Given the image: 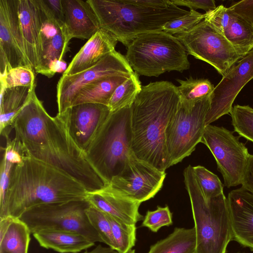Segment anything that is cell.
<instances>
[{
  "label": "cell",
  "instance_id": "d6986e66",
  "mask_svg": "<svg viewBox=\"0 0 253 253\" xmlns=\"http://www.w3.org/2000/svg\"><path fill=\"white\" fill-rule=\"evenodd\" d=\"M85 200L90 205L127 224L135 225L144 219L138 210L140 203L118 194L107 185L96 191L87 192Z\"/></svg>",
  "mask_w": 253,
  "mask_h": 253
},
{
  "label": "cell",
  "instance_id": "d4e9b609",
  "mask_svg": "<svg viewBox=\"0 0 253 253\" xmlns=\"http://www.w3.org/2000/svg\"><path fill=\"white\" fill-rule=\"evenodd\" d=\"M31 234L19 218L0 217V252L28 253Z\"/></svg>",
  "mask_w": 253,
  "mask_h": 253
},
{
  "label": "cell",
  "instance_id": "9a60e30c",
  "mask_svg": "<svg viewBox=\"0 0 253 253\" xmlns=\"http://www.w3.org/2000/svg\"><path fill=\"white\" fill-rule=\"evenodd\" d=\"M253 79V49L238 60L222 76L210 96L206 125L230 113L233 102L243 87Z\"/></svg>",
  "mask_w": 253,
  "mask_h": 253
},
{
  "label": "cell",
  "instance_id": "ee69618b",
  "mask_svg": "<svg viewBox=\"0 0 253 253\" xmlns=\"http://www.w3.org/2000/svg\"><path fill=\"white\" fill-rule=\"evenodd\" d=\"M241 184L243 188L253 195V155H250Z\"/></svg>",
  "mask_w": 253,
  "mask_h": 253
},
{
  "label": "cell",
  "instance_id": "f6af8a7d",
  "mask_svg": "<svg viewBox=\"0 0 253 253\" xmlns=\"http://www.w3.org/2000/svg\"><path fill=\"white\" fill-rule=\"evenodd\" d=\"M82 253H119L117 251L109 247H104L98 245L92 250L88 251H85Z\"/></svg>",
  "mask_w": 253,
  "mask_h": 253
},
{
  "label": "cell",
  "instance_id": "44dd1931",
  "mask_svg": "<svg viewBox=\"0 0 253 253\" xmlns=\"http://www.w3.org/2000/svg\"><path fill=\"white\" fill-rule=\"evenodd\" d=\"M62 1L69 41L73 38L88 40L101 29L98 18L87 0Z\"/></svg>",
  "mask_w": 253,
  "mask_h": 253
},
{
  "label": "cell",
  "instance_id": "8d00e7d4",
  "mask_svg": "<svg viewBox=\"0 0 253 253\" xmlns=\"http://www.w3.org/2000/svg\"><path fill=\"white\" fill-rule=\"evenodd\" d=\"M172 224V213L169 207H158L156 210L147 212L142 226L148 228L153 232H157L161 227Z\"/></svg>",
  "mask_w": 253,
  "mask_h": 253
},
{
  "label": "cell",
  "instance_id": "f546056e",
  "mask_svg": "<svg viewBox=\"0 0 253 253\" xmlns=\"http://www.w3.org/2000/svg\"><path fill=\"white\" fill-rule=\"evenodd\" d=\"M141 87L138 75L134 72L117 87L112 94L108 105L111 112L130 107L141 91Z\"/></svg>",
  "mask_w": 253,
  "mask_h": 253
},
{
  "label": "cell",
  "instance_id": "484cf974",
  "mask_svg": "<svg viewBox=\"0 0 253 253\" xmlns=\"http://www.w3.org/2000/svg\"><path fill=\"white\" fill-rule=\"evenodd\" d=\"M131 75L107 77L88 84L79 92L72 106L84 103H98L108 106L115 89Z\"/></svg>",
  "mask_w": 253,
  "mask_h": 253
},
{
  "label": "cell",
  "instance_id": "4fadbf2b",
  "mask_svg": "<svg viewBox=\"0 0 253 253\" xmlns=\"http://www.w3.org/2000/svg\"><path fill=\"white\" fill-rule=\"evenodd\" d=\"M166 175L165 171L138 159L132 153L122 172L107 185L118 194L141 204L160 190Z\"/></svg>",
  "mask_w": 253,
  "mask_h": 253
},
{
  "label": "cell",
  "instance_id": "4316f807",
  "mask_svg": "<svg viewBox=\"0 0 253 253\" xmlns=\"http://www.w3.org/2000/svg\"><path fill=\"white\" fill-rule=\"evenodd\" d=\"M196 235L195 228H175L166 238L150 247L148 253H195Z\"/></svg>",
  "mask_w": 253,
  "mask_h": 253
},
{
  "label": "cell",
  "instance_id": "8992f818",
  "mask_svg": "<svg viewBox=\"0 0 253 253\" xmlns=\"http://www.w3.org/2000/svg\"><path fill=\"white\" fill-rule=\"evenodd\" d=\"M131 116V106L111 112L85 151L107 184L122 172L133 153Z\"/></svg>",
  "mask_w": 253,
  "mask_h": 253
},
{
  "label": "cell",
  "instance_id": "f35d334b",
  "mask_svg": "<svg viewBox=\"0 0 253 253\" xmlns=\"http://www.w3.org/2000/svg\"><path fill=\"white\" fill-rule=\"evenodd\" d=\"M41 8L48 17L65 26V16L62 0H38Z\"/></svg>",
  "mask_w": 253,
  "mask_h": 253
},
{
  "label": "cell",
  "instance_id": "52a82bcc",
  "mask_svg": "<svg viewBox=\"0 0 253 253\" xmlns=\"http://www.w3.org/2000/svg\"><path fill=\"white\" fill-rule=\"evenodd\" d=\"M126 47L125 57L138 75L158 77L166 72H182L190 67L182 43L175 36L163 31L139 35Z\"/></svg>",
  "mask_w": 253,
  "mask_h": 253
},
{
  "label": "cell",
  "instance_id": "5b68a950",
  "mask_svg": "<svg viewBox=\"0 0 253 253\" xmlns=\"http://www.w3.org/2000/svg\"><path fill=\"white\" fill-rule=\"evenodd\" d=\"M196 235L195 253H226L233 240L227 198L224 194L207 201L193 172V167L184 170Z\"/></svg>",
  "mask_w": 253,
  "mask_h": 253
},
{
  "label": "cell",
  "instance_id": "7dc6e473",
  "mask_svg": "<svg viewBox=\"0 0 253 253\" xmlns=\"http://www.w3.org/2000/svg\"><path fill=\"white\" fill-rule=\"evenodd\" d=\"M236 253H246L244 252H237Z\"/></svg>",
  "mask_w": 253,
  "mask_h": 253
},
{
  "label": "cell",
  "instance_id": "5bb4252c",
  "mask_svg": "<svg viewBox=\"0 0 253 253\" xmlns=\"http://www.w3.org/2000/svg\"><path fill=\"white\" fill-rule=\"evenodd\" d=\"M31 66L25 54L18 16V0H0V73Z\"/></svg>",
  "mask_w": 253,
  "mask_h": 253
},
{
  "label": "cell",
  "instance_id": "3957f363",
  "mask_svg": "<svg viewBox=\"0 0 253 253\" xmlns=\"http://www.w3.org/2000/svg\"><path fill=\"white\" fill-rule=\"evenodd\" d=\"M180 103L177 87L170 82L159 81L142 85L131 106L132 151L161 171L169 167L166 129Z\"/></svg>",
  "mask_w": 253,
  "mask_h": 253
},
{
  "label": "cell",
  "instance_id": "e0dca14e",
  "mask_svg": "<svg viewBox=\"0 0 253 253\" xmlns=\"http://www.w3.org/2000/svg\"><path fill=\"white\" fill-rule=\"evenodd\" d=\"M111 113L108 106L92 103L73 105L61 115L77 145L85 152Z\"/></svg>",
  "mask_w": 253,
  "mask_h": 253
},
{
  "label": "cell",
  "instance_id": "7a4b0ae2",
  "mask_svg": "<svg viewBox=\"0 0 253 253\" xmlns=\"http://www.w3.org/2000/svg\"><path fill=\"white\" fill-rule=\"evenodd\" d=\"M87 191L61 170L29 156L13 167L0 217L19 218L27 210L41 205L82 200Z\"/></svg>",
  "mask_w": 253,
  "mask_h": 253
},
{
  "label": "cell",
  "instance_id": "7402d4cb",
  "mask_svg": "<svg viewBox=\"0 0 253 253\" xmlns=\"http://www.w3.org/2000/svg\"><path fill=\"white\" fill-rule=\"evenodd\" d=\"M118 42L111 33L101 28L75 55L63 74L72 75L93 67L115 50Z\"/></svg>",
  "mask_w": 253,
  "mask_h": 253
},
{
  "label": "cell",
  "instance_id": "7bdbcfd3",
  "mask_svg": "<svg viewBox=\"0 0 253 253\" xmlns=\"http://www.w3.org/2000/svg\"><path fill=\"white\" fill-rule=\"evenodd\" d=\"M177 6H184L190 8V10L198 9H203L206 12L215 9L216 6L213 0H170Z\"/></svg>",
  "mask_w": 253,
  "mask_h": 253
},
{
  "label": "cell",
  "instance_id": "4dcf8cb0",
  "mask_svg": "<svg viewBox=\"0 0 253 253\" xmlns=\"http://www.w3.org/2000/svg\"><path fill=\"white\" fill-rule=\"evenodd\" d=\"M106 215L111 225L116 251L119 253H127L132 250L136 242L135 225L127 224Z\"/></svg>",
  "mask_w": 253,
  "mask_h": 253
},
{
  "label": "cell",
  "instance_id": "2e32d148",
  "mask_svg": "<svg viewBox=\"0 0 253 253\" xmlns=\"http://www.w3.org/2000/svg\"><path fill=\"white\" fill-rule=\"evenodd\" d=\"M42 14L40 56L35 72L51 78L56 73L64 72L67 68L63 58L69 41L65 26L47 16L42 11Z\"/></svg>",
  "mask_w": 253,
  "mask_h": 253
},
{
  "label": "cell",
  "instance_id": "ab89813d",
  "mask_svg": "<svg viewBox=\"0 0 253 253\" xmlns=\"http://www.w3.org/2000/svg\"><path fill=\"white\" fill-rule=\"evenodd\" d=\"M228 8L253 26V0L235 2Z\"/></svg>",
  "mask_w": 253,
  "mask_h": 253
},
{
  "label": "cell",
  "instance_id": "ba28073f",
  "mask_svg": "<svg viewBox=\"0 0 253 253\" xmlns=\"http://www.w3.org/2000/svg\"><path fill=\"white\" fill-rule=\"evenodd\" d=\"M85 200L43 204L26 211L19 217L31 234L44 230H59L81 234L94 243L102 242L88 221Z\"/></svg>",
  "mask_w": 253,
  "mask_h": 253
},
{
  "label": "cell",
  "instance_id": "bcb514c9",
  "mask_svg": "<svg viewBox=\"0 0 253 253\" xmlns=\"http://www.w3.org/2000/svg\"><path fill=\"white\" fill-rule=\"evenodd\" d=\"M127 253H135V251L134 250H131L129 252H128Z\"/></svg>",
  "mask_w": 253,
  "mask_h": 253
},
{
  "label": "cell",
  "instance_id": "d590c367",
  "mask_svg": "<svg viewBox=\"0 0 253 253\" xmlns=\"http://www.w3.org/2000/svg\"><path fill=\"white\" fill-rule=\"evenodd\" d=\"M205 17V13L190 10L187 14L166 23L163 31L171 35L185 33L204 20Z\"/></svg>",
  "mask_w": 253,
  "mask_h": 253
},
{
  "label": "cell",
  "instance_id": "1f68e13d",
  "mask_svg": "<svg viewBox=\"0 0 253 253\" xmlns=\"http://www.w3.org/2000/svg\"><path fill=\"white\" fill-rule=\"evenodd\" d=\"M230 114L234 131L253 142V108L248 105H236Z\"/></svg>",
  "mask_w": 253,
  "mask_h": 253
},
{
  "label": "cell",
  "instance_id": "d6a6232c",
  "mask_svg": "<svg viewBox=\"0 0 253 253\" xmlns=\"http://www.w3.org/2000/svg\"><path fill=\"white\" fill-rule=\"evenodd\" d=\"M193 170L207 201L223 193V184L216 175L201 166L193 167Z\"/></svg>",
  "mask_w": 253,
  "mask_h": 253
},
{
  "label": "cell",
  "instance_id": "277c9868",
  "mask_svg": "<svg viewBox=\"0 0 253 253\" xmlns=\"http://www.w3.org/2000/svg\"><path fill=\"white\" fill-rule=\"evenodd\" d=\"M87 0L100 28L126 47L138 35L163 31L166 23L189 12L170 0Z\"/></svg>",
  "mask_w": 253,
  "mask_h": 253
},
{
  "label": "cell",
  "instance_id": "b9f144b4",
  "mask_svg": "<svg viewBox=\"0 0 253 253\" xmlns=\"http://www.w3.org/2000/svg\"><path fill=\"white\" fill-rule=\"evenodd\" d=\"M14 166V165L8 162L2 156L0 170V205L3 202L8 186L11 172Z\"/></svg>",
  "mask_w": 253,
  "mask_h": 253
},
{
  "label": "cell",
  "instance_id": "ffe728a7",
  "mask_svg": "<svg viewBox=\"0 0 253 253\" xmlns=\"http://www.w3.org/2000/svg\"><path fill=\"white\" fill-rule=\"evenodd\" d=\"M18 16L25 54L35 71L40 56L42 19L38 0H18Z\"/></svg>",
  "mask_w": 253,
  "mask_h": 253
},
{
  "label": "cell",
  "instance_id": "83f0119b",
  "mask_svg": "<svg viewBox=\"0 0 253 253\" xmlns=\"http://www.w3.org/2000/svg\"><path fill=\"white\" fill-rule=\"evenodd\" d=\"M230 11V21L223 35L243 57L253 49V26L232 11Z\"/></svg>",
  "mask_w": 253,
  "mask_h": 253
},
{
  "label": "cell",
  "instance_id": "603a6c76",
  "mask_svg": "<svg viewBox=\"0 0 253 253\" xmlns=\"http://www.w3.org/2000/svg\"><path fill=\"white\" fill-rule=\"evenodd\" d=\"M36 83L29 86H0V133L11 130L16 116L36 91Z\"/></svg>",
  "mask_w": 253,
  "mask_h": 253
},
{
  "label": "cell",
  "instance_id": "e575fe53",
  "mask_svg": "<svg viewBox=\"0 0 253 253\" xmlns=\"http://www.w3.org/2000/svg\"><path fill=\"white\" fill-rule=\"evenodd\" d=\"M35 72L31 66L12 69L5 75L0 76V86L10 87L33 85L36 84Z\"/></svg>",
  "mask_w": 253,
  "mask_h": 253
},
{
  "label": "cell",
  "instance_id": "30bf717a",
  "mask_svg": "<svg viewBox=\"0 0 253 253\" xmlns=\"http://www.w3.org/2000/svg\"><path fill=\"white\" fill-rule=\"evenodd\" d=\"M175 37L187 54L209 64L222 76L242 58L224 35L204 19Z\"/></svg>",
  "mask_w": 253,
  "mask_h": 253
},
{
  "label": "cell",
  "instance_id": "6da1fadb",
  "mask_svg": "<svg viewBox=\"0 0 253 253\" xmlns=\"http://www.w3.org/2000/svg\"><path fill=\"white\" fill-rule=\"evenodd\" d=\"M14 139L23 155L50 165L67 173L87 192L107 184L75 142L63 117L51 116L35 91L16 116L11 126Z\"/></svg>",
  "mask_w": 253,
  "mask_h": 253
},
{
  "label": "cell",
  "instance_id": "c3c4849f",
  "mask_svg": "<svg viewBox=\"0 0 253 253\" xmlns=\"http://www.w3.org/2000/svg\"><path fill=\"white\" fill-rule=\"evenodd\" d=\"M0 253H4L0 252Z\"/></svg>",
  "mask_w": 253,
  "mask_h": 253
},
{
  "label": "cell",
  "instance_id": "60d3db41",
  "mask_svg": "<svg viewBox=\"0 0 253 253\" xmlns=\"http://www.w3.org/2000/svg\"><path fill=\"white\" fill-rule=\"evenodd\" d=\"M6 139V146L3 148V156L10 163L15 165L21 164L23 161V155L21 153L16 141L11 140L9 135L4 136Z\"/></svg>",
  "mask_w": 253,
  "mask_h": 253
},
{
  "label": "cell",
  "instance_id": "7c38bea8",
  "mask_svg": "<svg viewBox=\"0 0 253 253\" xmlns=\"http://www.w3.org/2000/svg\"><path fill=\"white\" fill-rule=\"evenodd\" d=\"M133 72L125 56L115 50L88 69L72 75L63 74L56 87L57 114L71 107L79 92L88 84L103 78Z\"/></svg>",
  "mask_w": 253,
  "mask_h": 253
},
{
  "label": "cell",
  "instance_id": "74e56055",
  "mask_svg": "<svg viewBox=\"0 0 253 253\" xmlns=\"http://www.w3.org/2000/svg\"><path fill=\"white\" fill-rule=\"evenodd\" d=\"M231 13L228 8L221 4L215 9L206 12L204 20L223 34L229 25Z\"/></svg>",
  "mask_w": 253,
  "mask_h": 253
},
{
  "label": "cell",
  "instance_id": "8fae6325",
  "mask_svg": "<svg viewBox=\"0 0 253 253\" xmlns=\"http://www.w3.org/2000/svg\"><path fill=\"white\" fill-rule=\"evenodd\" d=\"M201 142L214 157L224 185L230 188L241 184L250 154L239 138L224 127L210 124L206 126Z\"/></svg>",
  "mask_w": 253,
  "mask_h": 253
},
{
  "label": "cell",
  "instance_id": "f1b7e54d",
  "mask_svg": "<svg viewBox=\"0 0 253 253\" xmlns=\"http://www.w3.org/2000/svg\"><path fill=\"white\" fill-rule=\"evenodd\" d=\"M176 81L180 84L177 87L181 103L187 106H192L209 96L214 87L208 79H196L190 77L186 80L176 79Z\"/></svg>",
  "mask_w": 253,
  "mask_h": 253
},
{
  "label": "cell",
  "instance_id": "836d02e7",
  "mask_svg": "<svg viewBox=\"0 0 253 253\" xmlns=\"http://www.w3.org/2000/svg\"><path fill=\"white\" fill-rule=\"evenodd\" d=\"M86 214L102 243L116 251L111 225L106 214L91 205L87 209Z\"/></svg>",
  "mask_w": 253,
  "mask_h": 253
},
{
  "label": "cell",
  "instance_id": "9c48e42d",
  "mask_svg": "<svg viewBox=\"0 0 253 253\" xmlns=\"http://www.w3.org/2000/svg\"><path fill=\"white\" fill-rule=\"evenodd\" d=\"M210 96L192 106H185L181 103L169 120L165 132L169 167L190 156L201 142L206 126Z\"/></svg>",
  "mask_w": 253,
  "mask_h": 253
},
{
  "label": "cell",
  "instance_id": "ac0fdd59",
  "mask_svg": "<svg viewBox=\"0 0 253 253\" xmlns=\"http://www.w3.org/2000/svg\"><path fill=\"white\" fill-rule=\"evenodd\" d=\"M233 240L253 251V195L242 187L227 198Z\"/></svg>",
  "mask_w": 253,
  "mask_h": 253
},
{
  "label": "cell",
  "instance_id": "cb8c5ba5",
  "mask_svg": "<svg viewBox=\"0 0 253 253\" xmlns=\"http://www.w3.org/2000/svg\"><path fill=\"white\" fill-rule=\"evenodd\" d=\"M33 235L41 247L60 253H78L95 244L81 234L68 231L44 230Z\"/></svg>",
  "mask_w": 253,
  "mask_h": 253
}]
</instances>
